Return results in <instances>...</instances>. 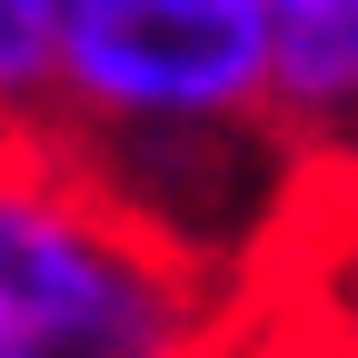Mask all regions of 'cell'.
<instances>
[{
  "mask_svg": "<svg viewBox=\"0 0 358 358\" xmlns=\"http://www.w3.org/2000/svg\"><path fill=\"white\" fill-rule=\"evenodd\" d=\"M40 129L199 259H239L289 219L299 159L268 129L259 0H60Z\"/></svg>",
  "mask_w": 358,
  "mask_h": 358,
  "instance_id": "6da1fadb",
  "label": "cell"
},
{
  "mask_svg": "<svg viewBox=\"0 0 358 358\" xmlns=\"http://www.w3.org/2000/svg\"><path fill=\"white\" fill-rule=\"evenodd\" d=\"M229 268L129 209L60 129H0V358H219Z\"/></svg>",
  "mask_w": 358,
  "mask_h": 358,
  "instance_id": "7a4b0ae2",
  "label": "cell"
},
{
  "mask_svg": "<svg viewBox=\"0 0 358 358\" xmlns=\"http://www.w3.org/2000/svg\"><path fill=\"white\" fill-rule=\"evenodd\" d=\"M268 129L299 169L358 179V0H259Z\"/></svg>",
  "mask_w": 358,
  "mask_h": 358,
  "instance_id": "3957f363",
  "label": "cell"
},
{
  "mask_svg": "<svg viewBox=\"0 0 358 358\" xmlns=\"http://www.w3.org/2000/svg\"><path fill=\"white\" fill-rule=\"evenodd\" d=\"M50 60H60V0H0V129L50 120Z\"/></svg>",
  "mask_w": 358,
  "mask_h": 358,
  "instance_id": "277c9868",
  "label": "cell"
},
{
  "mask_svg": "<svg viewBox=\"0 0 358 358\" xmlns=\"http://www.w3.org/2000/svg\"><path fill=\"white\" fill-rule=\"evenodd\" d=\"M219 358H358V319H229Z\"/></svg>",
  "mask_w": 358,
  "mask_h": 358,
  "instance_id": "5b68a950",
  "label": "cell"
}]
</instances>
